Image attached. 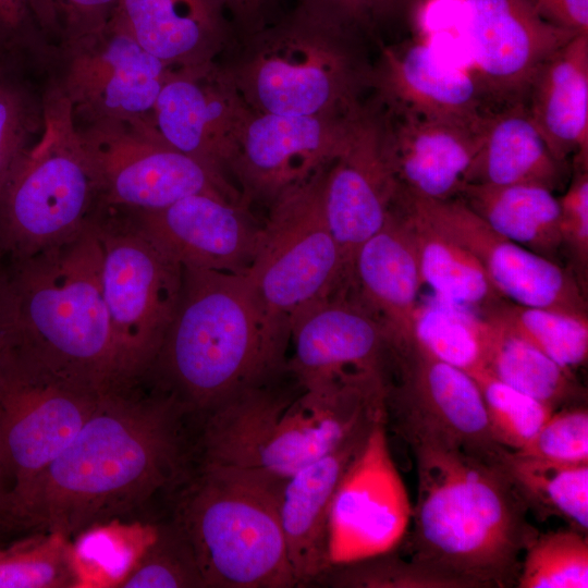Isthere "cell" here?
Segmentation results:
<instances>
[{"label":"cell","instance_id":"cell-1","mask_svg":"<svg viewBox=\"0 0 588 588\" xmlns=\"http://www.w3.org/2000/svg\"><path fill=\"white\" fill-rule=\"evenodd\" d=\"M193 420L172 396L139 383L105 393L45 469L0 489V527L71 540L158 498L171 507L198 464Z\"/></svg>","mask_w":588,"mask_h":588},{"label":"cell","instance_id":"cell-2","mask_svg":"<svg viewBox=\"0 0 588 588\" xmlns=\"http://www.w3.org/2000/svg\"><path fill=\"white\" fill-rule=\"evenodd\" d=\"M0 377L98 395L121 388L94 219L62 245L0 261Z\"/></svg>","mask_w":588,"mask_h":588},{"label":"cell","instance_id":"cell-3","mask_svg":"<svg viewBox=\"0 0 588 588\" xmlns=\"http://www.w3.org/2000/svg\"><path fill=\"white\" fill-rule=\"evenodd\" d=\"M404 440L418 480L412 527L401 542L408 559L466 588L515 586L519 558L538 531L500 458L432 437Z\"/></svg>","mask_w":588,"mask_h":588},{"label":"cell","instance_id":"cell-4","mask_svg":"<svg viewBox=\"0 0 588 588\" xmlns=\"http://www.w3.org/2000/svg\"><path fill=\"white\" fill-rule=\"evenodd\" d=\"M183 269L174 318L142 382L198 420L285 368L289 323L264 305L246 274Z\"/></svg>","mask_w":588,"mask_h":588},{"label":"cell","instance_id":"cell-5","mask_svg":"<svg viewBox=\"0 0 588 588\" xmlns=\"http://www.w3.org/2000/svg\"><path fill=\"white\" fill-rule=\"evenodd\" d=\"M385 379L306 385L285 366L198 419V463L281 483L385 415Z\"/></svg>","mask_w":588,"mask_h":588},{"label":"cell","instance_id":"cell-6","mask_svg":"<svg viewBox=\"0 0 588 588\" xmlns=\"http://www.w3.org/2000/svg\"><path fill=\"white\" fill-rule=\"evenodd\" d=\"M281 483L197 464L170 519L192 549L204 588L296 587L279 518Z\"/></svg>","mask_w":588,"mask_h":588},{"label":"cell","instance_id":"cell-7","mask_svg":"<svg viewBox=\"0 0 588 588\" xmlns=\"http://www.w3.org/2000/svg\"><path fill=\"white\" fill-rule=\"evenodd\" d=\"M356 34L297 5L244 37L235 62L222 66L252 111L351 117L371 77L355 53Z\"/></svg>","mask_w":588,"mask_h":588},{"label":"cell","instance_id":"cell-8","mask_svg":"<svg viewBox=\"0 0 588 588\" xmlns=\"http://www.w3.org/2000/svg\"><path fill=\"white\" fill-rule=\"evenodd\" d=\"M97 208L94 172L70 102L47 76L44 132L0 189V261L77 237Z\"/></svg>","mask_w":588,"mask_h":588},{"label":"cell","instance_id":"cell-9","mask_svg":"<svg viewBox=\"0 0 588 588\" xmlns=\"http://www.w3.org/2000/svg\"><path fill=\"white\" fill-rule=\"evenodd\" d=\"M94 225L118 380L131 387L145 378L174 318L184 269L127 209L98 207Z\"/></svg>","mask_w":588,"mask_h":588},{"label":"cell","instance_id":"cell-10","mask_svg":"<svg viewBox=\"0 0 588 588\" xmlns=\"http://www.w3.org/2000/svg\"><path fill=\"white\" fill-rule=\"evenodd\" d=\"M327 169L270 205L246 273L264 305L286 321L297 309L348 287L323 210Z\"/></svg>","mask_w":588,"mask_h":588},{"label":"cell","instance_id":"cell-11","mask_svg":"<svg viewBox=\"0 0 588 588\" xmlns=\"http://www.w3.org/2000/svg\"><path fill=\"white\" fill-rule=\"evenodd\" d=\"M171 69L137 42L117 11L100 30L54 48L47 75L69 100L76 127L155 126L156 101Z\"/></svg>","mask_w":588,"mask_h":588},{"label":"cell","instance_id":"cell-12","mask_svg":"<svg viewBox=\"0 0 588 588\" xmlns=\"http://www.w3.org/2000/svg\"><path fill=\"white\" fill-rule=\"evenodd\" d=\"M76 130L94 172L98 207L152 210L194 194L242 201L230 181L170 146L155 126L118 123Z\"/></svg>","mask_w":588,"mask_h":588},{"label":"cell","instance_id":"cell-13","mask_svg":"<svg viewBox=\"0 0 588 588\" xmlns=\"http://www.w3.org/2000/svg\"><path fill=\"white\" fill-rule=\"evenodd\" d=\"M384 405L402 438H438L489 458L505 450L493 438L475 379L412 342L390 346Z\"/></svg>","mask_w":588,"mask_h":588},{"label":"cell","instance_id":"cell-14","mask_svg":"<svg viewBox=\"0 0 588 588\" xmlns=\"http://www.w3.org/2000/svg\"><path fill=\"white\" fill-rule=\"evenodd\" d=\"M364 111L328 117L249 109L229 164L244 205L269 208L282 194L326 170L347 146Z\"/></svg>","mask_w":588,"mask_h":588},{"label":"cell","instance_id":"cell-15","mask_svg":"<svg viewBox=\"0 0 588 588\" xmlns=\"http://www.w3.org/2000/svg\"><path fill=\"white\" fill-rule=\"evenodd\" d=\"M412 512L382 415L373 421L334 491L328 525L331 565L396 550L411 526Z\"/></svg>","mask_w":588,"mask_h":588},{"label":"cell","instance_id":"cell-16","mask_svg":"<svg viewBox=\"0 0 588 588\" xmlns=\"http://www.w3.org/2000/svg\"><path fill=\"white\" fill-rule=\"evenodd\" d=\"M400 193L475 256L503 298L587 317L585 292L571 269L502 236L458 197L439 200Z\"/></svg>","mask_w":588,"mask_h":588},{"label":"cell","instance_id":"cell-17","mask_svg":"<svg viewBox=\"0 0 588 588\" xmlns=\"http://www.w3.org/2000/svg\"><path fill=\"white\" fill-rule=\"evenodd\" d=\"M293 354L286 367L306 385L378 375L387 379L389 335L347 289L310 303L287 319Z\"/></svg>","mask_w":588,"mask_h":588},{"label":"cell","instance_id":"cell-18","mask_svg":"<svg viewBox=\"0 0 588 588\" xmlns=\"http://www.w3.org/2000/svg\"><path fill=\"white\" fill-rule=\"evenodd\" d=\"M249 108L217 61L171 69L155 106V126L179 151L229 181L240 130Z\"/></svg>","mask_w":588,"mask_h":588},{"label":"cell","instance_id":"cell-19","mask_svg":"<svg viewBox=\"0 0 588 588\" xmlns=\"http://www.w3.org/2000/svg\"><path fill=\"white\" fill-rule=\"evenodd\" d=\"M460 16L479 79L512 102L524 99L543 62L578 34L546 22L525 0H461Z\"/></svg>","mask_w":588,"mask_h":588},{"label":"cell","instance_id":"cell-20","mask_svg":"<svg viewBox=\"0 0 588 588\" xmlns=\"http://www.w3.org/2000/svg\"><path fill=\"white\" fill-rule=\"evenodd\" d=\"M102 395L0 377V470L11 487L45 469L75 438Z\"/></svg>","mask_w":588,"mask_h":588},{"label":"cell","instance_id":"cell-21","mask_svg":"<svg viewBox=\"0 0 588 588\" xmlns=\"http://www.w3.org/2000/svg\"><path fill=\"white\" fill-rule=\"evenodd\" d=\"M384 109L376 114L379 145L397 192L439 200L457 197L488 119L470 125L385 103Z\"/></svg>","mask_w":588,"mask_h":588},{"label":"cell","instance_id":"cell-22","mask_svg":"<svg viewBox=\"0 0 588 588\" xmlns=\"http://www.w3.org/2000/svg\"><path fill=\"white\" fill-rule=\"evenodd\" d=\"M127 210L183 267L236 274L250 267L261 222L242 201L194 194L160 209Z\"/></svg>","mask_w":588,"mask_h":588},{"label":"cell","instance_id":"cell-23","mask_svg":"<svg viewBox=\"0 0 588 588\" xmlns=\"http://www.w3.org/2000/svg\"><path fill=\"white\" fill-rule=\"evenodd\" d=\"M397 188L383 161L375 113L364 111L343 152L326 171L323 210L345 266L394 210Z\"/></svg>","mask_w":588,"mask_h":588},{"label":"cell","instance_id":"cell-24","mask_svg":"<svg viewBox=\"0 0 588 588\" xmlns=\"http://www.w3.org/2000/svg\"><path fill=\"white\" fill-rule=\"evenodd\" d=\"M372 77L382 102L404 111L470 125L492 113L483 109L481 81L427 40L384 48Z\"/></svg>","mask_w":588,"mask_h":588},{"label":"cell","instance_id":"cell-25","mask_svg":"<svg viewBox=\"0 0 588 588\" xmlns=\"http://www.w3.org/2000/svg\"><path fill=\"white\" fill-rule=\"evenodd\" d=\"M372 424L295 471L280 486L279 518L296 587L314 586L332 567L328 552L331 501Z\"/></svg>","mask_w":588,"mask_h":588},{"label":"cell","instance_id":"cell-26","mask_svg":"<svg viewBox=\"0 0 588 588\" xmlns=\"http://www.w3.org/2000/svg\"><path fill=\"white\" fill-rule=\"evenodd\" d=\"M422 284L412 234L394 208L356 250L348 289L383 324L390 345H397L411 340Z\"/></svg>","mask_w":588,"mask_h":588},{"label":"cell","instance_id":"cell-27","mask_svg":"<svg viewBox=\"0 0 588 588\" xmlns=\"http://www.w3.org/2000/svg\"><path fill=\"white\" fill-rule=\"evenodd\" d=\"M137 42L172 69L216 61L235 29L219 0H120Z\"/></svg>","mask_w":588,"mask_h":588},{"label":"cell","instance_id":"cell-28","mask_svg":"<svg viewBox=\"0 0 588 588\" xmlns=\"http://www.w3.org/2000/svg\"><path fill=\"white\" fill-rule=\"evenodd\" d=\"M553 157L588 159V33L574 36L540 66L523 99Z\"/></svg>","mask_w":588,"mask_h":588},{"label":"cell","instance_id":"cell-29","mask_svg":"<svg viewBox=\"0 0 588 588\" xmlns=\"http://www.w3.org/2000/svg\"><path fill=\"white\" fill-rule=\"evenodd\" d=\"M564 164L549 150L524 101L510 103L488 118L480 147L465 184L540 185L554 191Z\"/></svg>","mask_w":588,"mask_h":588},{"label":"cell","instance_id":"cell-30","mask_svg":"<svg viewBox=\"0 0 588 588\" xmlns=\"http://www.w3.org/2000/svg\"><path fill=\"white\" fill-rule=\"evenodd\" d=\"M457 197L502 236L556 261L562 249L560 203L549 188L466 183Z\"/></svg>","mask_w":588,"mask_h":588},{"label":"cell","instance_id":"cell-31","mask_svg":"<svg viewBox=\"0 0 588 588\" xmlns=\"http://www.w3.org/2000/svg\"><path fill=\"white\" fill-rule=\"evenodd\" d=\"M395 209L412 234L422 283L441 301L483 310L503 299L475 256L431 223L405 195L397 193Z\"/></svg>","mask_w":588,"mask_h":588},{"label":"cell","instance_id":"cell-32","mask_svg":"<svg viewBox=\"0 0 588 588\" xmlns=\"http://www.w3.org/2000/svg\"><path fill=\"white\" fill-rule=\"evenodd\" d=\"M485 369L503 383L554 411L584 404L586 391L574 372L487 317L479 318Z\"/></svg>","mask_w":588,"mask_h":588},{"label":"cell","instance_id":"cell-33","mask_svg":"<svg viewBox=\"0 0 588 588\" xmlns=\"http://www.w3.org/2000/svg\"><path fill=\"white\" fill-rule=\"evenodd\" d=\"M500 463L528 511L539 519L560 517L569 527L588 530V464H562L505 449Z\"/></svg>","mask_w":588,"mask_h":588},{"label":"cell","instance_id":"cell-34","mask_svg":"<svg viewBox=\"0 0 588 588\" xmlns=\"http://www.w3.org/2000/svg\"><path fill=\"white\" fill-rule=\"evenodd\" d=\"M47 73L0 59V189L45 127Z\"/></svg>","mask_w":588,"mask_h":588},{"label":"cell","instance_id":"cell-35","mask_svg":"<svg viewBox=\"0 0 588 588\" xmlns=\"http://www.w3.org/2000/svg\"><path fill=\"white\" fill-rule=\"evenodd\" d=\"M157 529L158 524L114 519L83 530L72 543L77 587H118Z\"/></svg>","mask_w":588,"mask_h":588},{"label":"cell","instance_id":"cell-36","mask_svg":"<svg viewBox=\"0 0 588 588\" xmlns=\"http://www.w3.org/2000/svg\"><path fill=\"white\" fill-rule=\"evenodd\" d=\"M544 353L561 366L574 370L588 358V317L553 309L515 304L505 298L481 310Z\"/></svg>","mask_w":588,"mask_h":588},{"label":"cell","instance_id":"cell-37","mask_svg":"<svg viewBox=\"0 0 588 588\" xmlns=\"http://www.w3.org/2000/svg\"><path fill=\"white\" fill-rule=\"evenodd\" d=\"M441 302L418 305L408 342L468 375L485 369L479 318L464 311V307Z\"/></svg>","mask_w":588,"mask_h":588},{"label":"cell","instance_id":"cell-38","mask_svg":"<svg viewBox=\"0 0 588 588\" xmlns=\"http://www.w3.org/2000/svg\"><path fill=\"white\" fill-rule=\"evenodd\" d=\"M77 587L72 542L54 532L29 534L0 548V588Z\"/></svg>","mask_w":588,"mask_h":588},{"label":"cell","instance_id":"cell-39","mask_svg":"<svg viewBox=\"0 0 588 588\" xmlns=\"http://www.w3.org/2000/svg\"><path fill=\"white\" fill-rule=\"evenodd\" d=\"M517 588H587V534L569 527L537 534L524 552Z\"/></svg>","mask_w":588,"mask_h":588},{"label":"cell","instance_id":"cell-40","mask_svg":"<svg viewBox=\"0 0 588 588\" xmlns=\"http://www.w3.org/2000/svg\"><path fill=\"white\" fill-rule=\"evenodd\" d=\"M314 586L330 588H466L445 574L409 559L394 550L355 562L335 565L320 576Z\"/></svg>","mask_w":588,"mask_h":588},{"label":"cell","instance_id":"cell-41","mask_svg":"<svg viewBox=\"0 0 588 588\" xmlns=\"http://www.w3.org/2000/svg\"><path fill=\"white\" fill-rule=\"evenodd\" d=\"M470 376L482 394L493 438L507 450L524 448L554 412L549 405L503 383L486 369Z\"/></svg>","mask_w":588,"mask_h":588},{"label":"cell","instance_id":"cell-42","mask_svg":"<svg viewBox=\"0 0 588 588\" xmlns=\"http://www.w3.org/2000/svg\"><path fill=\"white\" fill-rule=\"evenodd\" d=\"M120 588H204L192 549L169 519L158 524L157 535Z\"/></svg>","mask_w":588,"mask_h":588},{"label":"cell","instance_id":"cell-43","mask_svg":"<svg viewBox=\"0 0 588 588\" xmlns=\"http://www.w3.org/2000/svg\"><path fill=\"white\" fill-rule=\"evenodd\" d=\"M34 19L54 49L100 30L120 0H28Z\"/></svg>","mask_w":588,"mask_h":588},{"label":"cell","instance_id":"cell-44","mask_svg":"<svg viewBox=\"0 0 588 588\" xmlns=\"http://www.w3.org/2000/svg\"><path fill=\"white\" fill-rule=\"evenodd\" d=\"M516 454L562 463L588 464V411L584 404L554 411Z\"/></svg>","mask_w":588,"mask_h":588},{"label":"cell","instance_id":"cell-45","mask_svg":"<svg viewBox=\"0 0 588 588\" xmlns=\"http://www.w3.org/2000/svg\"><path fill=\"white\" fill-rule=\"evenodd\" d=\"M560 203L562 249L567 252L574 273L586 293L588 271V160H574V173Z\"/></svg>","mask_w":588,"mask_h":588},{"label":"cell","instance_id":"cell-46","mask_svg":"<svg viewBox=\"0 0 588 588\" xmlns=\"http://www.w3.org/2000/svg\"><path fill=\"white\" fill-rule=\"evenodd\" d=\"M52 52L34 19L28 0H0V56L46 72Z\"/></svg>","mask_w":588,"mask_h":588},{"label":"cell","instance_id":"cell-47","mask_svg":"<svg viewBox=\"0 0 588 588\" xmlns=\"http://www.w3.org/2000/svg\"><path fill=\"white\" fill-rule=\"evenodd\" d=\"M297 5L356 33L370 30L375 23L371 0H298Z\"/></svg>","mask_w":588,"mask_h":588},{"label":"cell","instance_id":"cell-48","mask_svg":"<svg viewBox=\"0 0 588 588\" xmlns=\"http://www.w3.org/2000/svg\"><path fill=\"white\" fill-rule=\"evenodd\" d=\"M546 22L575 33H588V0H525Z\"/></svg>","mask_w":588,"mask_h":588},{"label":"cell","instance_id":"cell-49","mask_svg":"<svg viewBox=\"0 0 588 588\" xmlns=\"http://www.w3.org/2000/svg\"><path fill=\"white\" fill-rule=\"evenodd\" d=\"M235 33L247 37L268 25L277 0H219Z\"/></svg>","mask_w":588,"mask_h":588},{"label":"cell","instance_id":"cell-50","mask_svg":"<svg viewBox=\"0 0 588 588\" xmlns=\"http://www.w3.org/2000/svg\"><path fill=\"white\" fill-rule=\"evenodd\" d=\"M406 0H371L373 19L383 17L390 15L392 12L401 8Z\"/></svg>","mask_w":588,"mask_h":588},{"label":"cell","instance_id":"cell-51","mask_svg":"<svg viewBox=\"0 0 588 588\" xmlns=\"http://www.w3.org/2000/svg\"><path fill=\"white\" fill-rule=\"evenodd\" d=\"M4 481H5V479H4V477H3V475H2V473H1V470H0V487H1V488H5Z\"/></svg>","mask_w":588,"mask_h":588},{"label":"cell","instance_id":"cell-52","mask_svg":"<svg viewBox=\"0 0 588 588\" xmlns=\"http://www.w3.org/2000/svg\"><path fill=\"white\" fill-rule=\"evenodd\" d=\"M0 59H5V58H2V57L0 56Z\"/></svg>","mask_w":588,"mask_h":588},{"label":"cell","instance_id":"cell-53","mask_svg":"<svg viewBox=\"0 0 588 588\" xmlns=\"http://www.w3.org/2000/svg\"><path fill=\"white\" fill-rule=\"evenodd\" d=\"M0 489H2V488L0 487Z\"/></svg>","mask_w":588,"mask_h":588}]
</instances>
